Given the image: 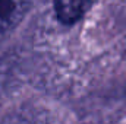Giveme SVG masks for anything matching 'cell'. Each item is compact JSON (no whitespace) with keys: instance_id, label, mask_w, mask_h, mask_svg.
I'll return each instance as SVG.
<instances>
[{"instance_id":"obj_4","label":"cell","mask_w":126,"mask_h":124,"mask_svg":"<svg viewBox=\"0 0 126 124\" xmlns=\"http://www.w3.org/2000/svg\"><path fill=\"white\" fill-rule=\"evenodd\" d=\"M84 124H110V123H106V121H88V123H84Z\"/></svg>"},{"instance_id":"obj_2","label":"cell","mask_w":126,"mask_h":124,"mask_svg":"<svg viewBox=\"0 0 126 124\" xmlns=\"http://www.w3.org/2000/svg\"><path fill=\"white\" fill-rule=\"evenodd\" d=\"M97 0H53L57 19L64 25H73L85 16Z\"/></svg>"},{"instance_id":"obj_3","label":"cell","mask_w":126,"mask_h":124,"mask_svg":"<svg viewBox=\"0 0 126 124\" xmlns=\"http://www.w3.org/2000/svg\"><path fill=\"white\" fill-rule=\"evenodd\" d=\"M0 124H50V118L41 111L25 110L6 117Z\"/></svg>"},{"instance_id":"obj_1","label":"cell","mask_w":126,"mask_h":124,"mask_svg":"<svg viewBox=\"0 0 126 124\" xmlns=\"http://www.w3.org/2000/svg\"><path fill=\"white\" fill-rule=\"evenodd\" d=\"M31 3L32 0H0V39L22 22Z\"/></svg>"}]
</instances>
